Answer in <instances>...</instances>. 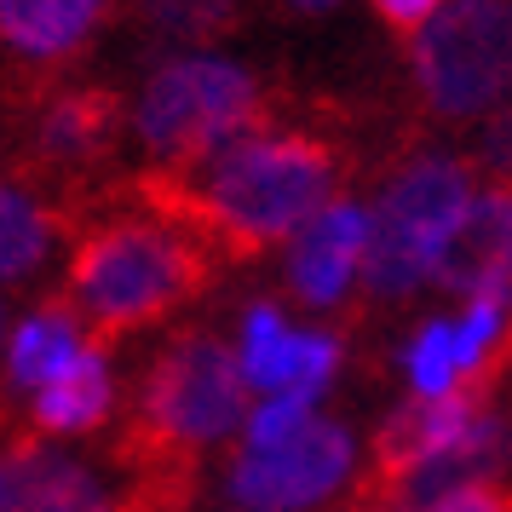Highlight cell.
<instances>
[{
  "label": "cell",
  "instance_id": "8fae6325",
  "mask_svg": "<svg viewBox=\"0 0 512 512\" xmlns=\"http://www.w3.org/2000/svg\"><path fill=\"white\" fill-rule=\"evenodd\" d=\"M116 409V380H110V363H104V346H81L70 357V369L52 380L47 392H35V409H29V432L35 438H87L98 432Z\"/></svg>",
  "mask_w": 512,
  "mask_h": 512
},
{
  "label": "cell",
  "instance_id": "603a6c76",
  "mask_svg": "<svg viewBox=\"0 0 512 512\" xmlns=\"http://www.w3.org/2000/svg\"><path fill=\"white\" fill-rule=\"evenodd\" d=\"M340 512H403V507H357V501H346Z\"/></svg>",
  "mask_w": 512,
  "mask_h": 512
},
{
  "label": "cell",
  "instance_id": "9c48e42d",
  "mask_svg": "<svg viewBox=\"0 0 512 512\" xmlns=\"http://www.w3.org/2000/svg\"><path fill=\"white\" fill-rule=\"evenodd\" d=\"M0 512H116V501L81 461L41 449V438H24L6 455Z\"/></svg>",
  "mask_w": 512,
  "mask_h": 512
},
{
  "label": "cell",
  "instance_id": "5bb4252c",
  "mask_svg": "<svg viewBox=\"0 0 512 512\" xmlns=\"http://www.w3.org/2000/svg\"><path fill=\"white\" fill-rule=\"evenodd\" d=\"M52 213L24 196L18 185H0V282H29L52 254Z\"/></svg>",
  "mask_w": 512,
  "mask_h": 512
},
{
  "label": "cell",
  "instance_id": "44dd1931",
  "mask_svg": "<svg viewBox=\"0 0 512 512\" xmlns=\"http://www.w3.org/2000/svg\"><path fill=\"white\" fill-rule=\"evenodd\" d=\"M426 512H512V484H472L432 501Z\"/></svg>",
  "mask_w": 512,
  "mask_h": 512
},
{
  "label": "cell",
  "instance_id": "ba28073f",
  "mask_svg": "<svg viewBox=\"0 0 512 512\" xmlns=\"http://www.w3.org/2000/svg\"><path fill=\"white\" fill-rule=\"evenodd\" d=\"M369 242H374V213L334 202L323 208L300 236H294V254H288V282L305 305H334L351 288V277L369 265Z\"/></svg>",
  "mask_w": 512,
  "mask_h": 512
},
{
  "label": "cell",
  "instance_id": "2e32d148",
  "mask_svg": "<svg viewBox=\"0 0 512 512\" xmlns=\"http://www.w3.org/2000/svg\"><path fill=\"white\" fill-rule=\"evenodd\" d=\"M288 351H294V328L282 323L271 305H254L242 317V374L248 386H265V392H282L288 386Z\"/></svg>",
  "mask_w": 512,
  "mask_h": 512
},
{
  "label": "cell",
  "instance_id": "8992f818",
  "mask_svg": "<svg viewBox=\"0 0 512 512\" xmlns=\"http://www.w3.org/2000/svg\"><path fill=\"white\" fill-rule=\"evenodd\" d=\"M351 472V432L334 420H311L277 449H248L231 466V489L242 507L259 512H288V507H317L323 495L346 484Z\"/></svg>",
  "mask_w": 512,
  "mask_h": 512
},
{
  "label": "cell",
  "instance_id": "277c9868",
  "mask_svg": "<svg viewBox=\"0 0 512 512\" xmlns=\"http://www.w3.org/2000/svg\"><path fill=\"white\" fill-rule=\"evenodd\" d=\"M472 173L461 162H443V156H426V162L403 167L380 208H374V242H369V265H363V282L380 300H403L415 294L420 282L438 271L443 242L455 236V225L472 208Z\"/></svg>",
  "mask_w": 512,
  "mask_h": 512
},
{
  "label": "cell",
  "instance_id": "9a60e30c",
  "mask_svg": "<svg viewBox=\"0 0 512 512\" xmlns=\"http://www.w3.org/2000/svg\"><path fill=\"white\" fill-rule=\"evenodd\" d=\"M116 133V98L110 93H75L58 98L41 121V150L52 162H81V156H98Z\"/></svg>",
  "mask_w": 512,
  "mask_h": 512
},
{
  "label": "cell",
  "instance_id": "7a4b0ae2",
  "mask_svg": "<svg viewBox=\"0 0 512 512\" xmlns=\"http://www.w3.org/2000/svg\"><path fill=\"white\" fill-rule=\"evenodd\" d=\"M202 282L208 259L173 219H116L87 236L70 259V300L75 317L93 328V346L162 323Z\"/></svg>",
  "mask_w": 512,
  "mask_h": 512
},
{
  "label": "cell",
  "instance_id": "e0dca14e",
  "mask_svg": "<svg viewBox=\"0 0 512 512\" xmlns=\"http://www.w3.org/2000/svg\"><path fill=\"white\" fill-rule=\"evenodd\" d=\"M409 380H415V397H449L461 386V351H455V328L449 323H426L415 334Z\"/></svg>",
  "mask_w": 512,
  "mask_h": 512
},
{
  "label": "cell",
  "instance_id": "52a82bcc",
  "mask_svg": "<svg viewBox=\"0 0 512 512\" xmlns=\"http://www.w3.org/2000/svg\"><path fill=\"white\" fill-rule=\"evenodd\" d=\"M438 288L472 300H512V190H478L438 254Z\"/></svg>",
  "mask_w": 512,
  "mask_h": 512
},
{
  "label": "cell",
  "instance_id": "5b68a950",
  "mask_svg": "<svg viewBox=\"0 0 512 512\" xmlns=\"http://www.w3.org/2000/svg\"><path fill=\"white\" fill-rule=\"evenodd\" d=\"M415 81L438 116L512 104V0H449L415 35Z\"/></svg>",
  "mask_w": 512,
  "mask_h": 512
},
{
  "label": "cell",
  "instance_id": "484cf974",
  "mask_svg": "<svg viewBox=\"0 0 512 512\" xmlns=\"http://www.w3.org/2000/svg\"><path fill=\"white\" fill-rule=\"evenodd\" d=\"M0 328H6V323H0Z\"/></svg>",
  "mask_w": 512,
  "mask_h": 512
},
{
  "label": "cell",
  "instance_id": "30bf717a",
  "mask_svg": "<svg viewBox=\"0 0 512 512\" xmlns=\"http://www.w3.org/2000/svg\"><path fill=\"white\" fill-rule=\"evenodd\" d=\"M507 466H512V415L484 409L461 438L449 443V449H438V455L403 484L397 507L409 512V507H426V501H443V495H455V489L495 484V472H507Z\"/></svg>",
  "mask_w": 512,
  "mask_h": 512
},
{
  "label": "cell",
  "instance_id": "6da1fadb",
  "mask_svg": "<svg viewBox=\"0 0 512 512\" xmlns=\"http://www.w3.org/2000/svg\"><path fill=\"white\" fill-rule=\"evenodd\" d=\"M190 173H202V185L167 173L150 179L144 196L162 208V219L202 231V242H219L231 254H259L271 242L300 236L323 208H334L340 185L334 150L300 133H248Z\"/></svg>",
  "mask_w": 512,
  "mask_h": 512
},
{
  "label": "cell",
  "instance_id": "7402d4cb",
  "mask_svg": "<svg viewBox=\"0 0 512 512\" xmlns=\"http://www.w3.org/2000/svg\"><path fill=\"white\" fill-rule=\"evenodd\" d=\"M374 6H380L397 29H426L443 12V0H374Z\"/></svg>",
  "mask_w": 512,
  "mask_h": 512
},
{
  "label": "cell",
  "instance_id": "d6986e66",
  "mask_svg": "<svg viewBox=\"0 0 512 512\" xmlns=\"http://www.w3.org/2000/svg\"><path fill=\"white\" fill-rule=\"evenodd\" d=\"M236 0H144V12L156 18V29L167 35H185V41H202L213 29H225Z\"/></svg>",
  "mask_w": 512,
  "mask_h": 512
},
{
  "label": "cell",
  "instance_id": "d4e9b609",
  "mask_svg": "<svg viewBox=\"0 0 512 512\" xmlns=\"http://www.w3.org/2000/svg\"><path fill=\"white\" fill-rule=\"evenodd\" d=\"M242 512H259V507H242Z\"/></svg>",
  "mask_w": 512,
  "mask_h": 512
},
{
  "label": "cell",
  "instance_id": "ac0fdd59",
  "mask_svg": "<svg viewBox=\"0 0 512 512\" xmlns=\"http://www.w3.org/2000/svg\"><path fill=\"white\" fill-rule=\"evenodd\" d=\"M323 392H311V386H288V392H277L271 403H259L254 415H248V449H277V443H288L294 432H305L311 426V403H317Z\"/></svg>",
  "mask_w": 512,
  "mask_h": 512
},
{
  "label": "cell",
  "instance_id": "cb8c5ba5",
  "mask_svg": "<svg viewBox=\"0 0 512 512\" xmlns=\"http://www.w3.org/2000/svg\"><path fill=\"white\" fill-rule=\"evenodd\" d=\"M294 6H305V12H323V6H334V0H294Z\"/></svg>",
  "mask_w": 512,
  "mask_h": 512
},
{
  "label": "cell",
  "instance_id": "3957f363",
  "mask_svg": "<svg viewBox=\"0 0 512 512\" xmlns=\"http://www.w3.org/2000/svg\"><path fill=\"white\" fill-rule=\"evenodd\" d=\"M254 116V75L225 58H173L139 93V139L179 173L213 162L236 139H248Z\"/></svg>",
  "mask_w": 512,
  "mask_h": 512
},
{
  "label": "cell",
  "instance_id": "ffe728a7",
  "mask_svg": "<svg viewBox=\"0 0 512 512\" xmlns=\"http://www.w3.org/2000/svg\"><path fill=\"white\" fill-rule=\"evenodd\" d=\"M478 167H484L501 190H512V104L489 116L484 139H478Z\"/></svg>",
  "mask_w": 512,
  "mask_h": 512
},
{
  "label": "cell",
  "instance_id": "7c38bea8",
  "mask_svg": "<svg viewBox=\"0 0 512 512\" xmlns=\"http://www.w3.org/2000/svg\"><path fill=\"white\" fill-rule=\"evenodd\" d=\"M87 346L81 340V317L70 305H41L35 317L18 323L12 346H6V380L18 392H47L58 374L70 369V357Z\"/></svg>",
  "mask_w": 512,
  "mask_h": 512
},
{
  "label": "cell",
  "instance_id": "4fadbf2b",
  "mask_svg": "<svg viewBox=\"0 0 512 512\" xmlns=\"http://www.w3.org/2000/svg\"><path fill=\"white\" fill-rule=\"evenodd\" d=\"M104 0H0V35L29 58H58L87 41Z\"/></svg>",
  "mask_w": 512,
  "mask_h": 512
}]
</instances>
